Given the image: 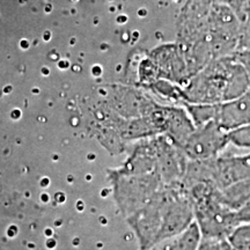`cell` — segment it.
<instances>
[{
    "instance_id": "cell-1",
    "label": "cell",
    "mask_w": 250,
    "mask_h": 250,
    "mask_svg": "<svg viewBox=\"0 0 250 250\" xmlns=\"http://www.w3.org/2000/svg\"><path fill=\"white\" fill-rule=\"evenodd\" d=\"M133 223L143 248L147 250L161 240L183 232L193 224L188 191L181 184L164 187L137 211Z\"/></svg>"
},
{
    "instance_id": "cell-2",
    "label": "cell",
    "mask_w": 250,
    "mask_h": 250,
    "mask_svg": "<svg viewBox=\"0 0 250 250\" xmlns=\"http://www.w3.org/2000/svg\"><path fill=\"white\" fill-rule=\"evenodd\" d=\"M250 89L245 70L234 55L212 59L182 87L184 104H215Z\"/></svg>"
},
{
    "instance_id": "cell-3",
    "label": "cell",
    "mask_w": 250,
    "mask_h": 250,
    "mask_svg": "<svg viewBox=\"0 0 250 250\" xmlns=\"http://www.w3.org/2000/svg\"><path fill=\"white\" fill-rule=\"evenodd\" d=\"M210 0H187L176 22V43L184 52L193 76L212 61L208 43Z\"/></svg>"
},
{
    "instance_id": "cell-4",
    "label": "cell",
    "mask_w": 250,
    "mask_h": 250,
    "mask_svg": "<svg viewBox=\"0 0 250 250\" xmlns=\"http://www.w3.org/2000/svg\"><path fill=\"white\" fill-rule=\"evenodd\" d=\"M193 211V221L202 237L228 239L239 226L236 211L230 208L211 183H197L187 188Z\"/></svg>"
},
{
    "instance_id": "cell-5",
    "label": "cell",
    "mask_w": 250,
    "mask_h": 250,
    "mask_svg": "<svg viewBox=\"0 0 250 250\" xmlns=\"http://www.w3.org/2000/svg\"><path fill=\"white\" fill-rule=\"evenodd\" d=\"M212 183L225 203L237 210L250 196V151L240 155H221L212 160Z\"/></svg>"
},
{
    "instance_id": "cell-6",
    "label": "cell",
    "mask_w": 250,
    "mask_h": 250,
    "mask_svg": "<svg viewBox=\"0 0 250 250\" xmlns=\"http://www.w3.org/2000/svg\"><path fill=\"white\" fill-rule=\"evenodd\" d=\"M240 18L233 9L212 2L208 18V43L212 57L233 55L237 50Z\"/></svg>"
},
{
    "instance_id": "cell-7",
    "label": "cell",
    "mask_w": 250,
    "mask_h": 250,
    "mask_svg": "<svg viewBox=\"0 0 250 250\" xmlns=\"http://www.w3.org/2000/svg\"><path fill=\"white\" fill-rule=\"evenodd\" d=\"M228 132L215 122L196 126L181 147L189 160H208L221 155L229 146Z\"/></svg>"
},
{
    "instance_id": "cell-8",
    "label": "cell",
    "mask_w": 250,
    "mask_h": 250,
    "mask_svg": "<svg viewBox=\"0 0 250 250\" xmlns=\"http://www.w3.org/2000/svg\"><path fill=\"white\" fill-rule=\"evenodd\" d=\"M153 70L156 80H167L183 87L193 76V71L181 48L175 43L164 44L153 54Z\"/></svg>"
},
{
    "instance_id": "cell-9",
    "label": "cell",
    "mask_w": 250,
    "mask_h": 250,
    "mask_svg": "<svg viewBox=\"0 0 250 250\" xmlns=\"http://www.w3.org/2000/svg\"><path fill=\"white\" fill-rule=\"evenodd\" d=\"M227 132L250 122V89L235 99L214 104V120Z\"/></svg>"
},
{
    "instance_id": "cell-10",
    "label": "cell",
    "mask_w": 250,
    "mask_h": 250,
    "mask_svg": "<svg viewBox=\"0 0 250 250\" xmlns=\"http://www.w3.org/2000/svg\"><path fill=\"white\" fill-rule=\"evenodd\" d=\"M196 129L191 117L184 105L175 104L166 107L164 136L181 148L190 134Z\"/></svg>"
},
{
    "instance_id": "cell-11",
    "label": "cell",
    "mask_w": 250,
    "mask_h": 250,
    "mask_svg": "<svg viewBox=\"0 0 250 250\" xmlns=\"http://www.w3.org/2000/svg\"><path fill=\"white\" fill-rule=\"evenodd\" d=\"M201 240L202 234L193 221L183 232L161 240L148 250H197Z\"/></svg>"
},
{
    "instance_id": "cell-12",
    "label": "cell",
    "mask_w": 250,
    "mask_h": 250,
    "mask_svg": "<svg viewBox=\"0 0 250 250\" xmlns=\"http://www.w3.org/2000/svg\"><path fill=\"white\" fill-rule=\"evenodd\" d=\"M227 240L235 250H250V224L239 225Z\"/></svg>"
},
{
    "instance_id": "cell-13",
    "label": "cell",
    "mask_w": 250,
    "mask_h": 250,
    "mask_svg": "<svg viewBox=\"0 0 250 250\" xmlns=\"http://www.w3.org/2000/svg\"><path fill=\"white\" fill-rule=\"evenodd\" d=\"M239 18L240 33L237 50H250V6Z\"/></svg>"
},
{
    "instance_id": "cell-14",
    "label": "cell",
    "mask_w": 250,
    "mask_h": 250,
    "mask_svg": "<svg viewBox=\"0 0 250 250\" xmlns=\"http://www.w3.org/2000/svg\"><path fill=\"white\" fill-rule=\"evenodd\" d=\"M228 137L230 145L250 151V122L239 129L228 132Z\"/></svg>"
},
{
    "instance_id": "cell-15",
    "label": "cell",
    "mask_w": 250,
    "mask_h": 250,
    "mask_svg": "<svg viewBox=\"0 0 250 250\" xmlns=\"http://www.w3.org/2000/svg\"><path fill=\"white\" fill-rule=\"evenodd\" d=\"M197 250H235L227 239L202 237Z\"/></svg>"
},
{
    "instance_id": "cell-16",
    "label": "cell",
    "mask_w": 250,
    "mask_h": 250,
    "mask_svg": "<svg viewBox=\"0 0 250 250\" xmlns=\"http://www.w3.org/2000/svg\"><path fill=\"white\" fill-rule=\"evenodd\" d=\"M210 1L213 4L227 6L233 9L239 17L250 6V0H210Z\"/></svg>"
},
{
    "instance_id": "cell-17",
    "label": "cell",
    "mask_w": 250,
    "mask_h": 250,
    "mask_svg": "<svg viewBox=\"0 0 250 250\" xmlns=\"http://www.w3.org/2000/svg\"><path fill=\"white\" fill-rule=\"evenodd\" d=\"M233 55L245 70L250 83V50H237Z\"/></svg>"
},
{
    "instance_id": "cell-18",
    "label": "cell",
    "mask_w": 250,
    "mask_h": 250,
    "mask_svg": "<svg viewBox=\"0 0 250 250\" xmlns=\"http://www.w3.org/2000/svg\"><path fill=\"white\" fill-rule=\"evenodd\" d=\"M236 214L240 224H250V196L246 199L245 203L237 208Z\"/></svg>"
}]
</instances>
